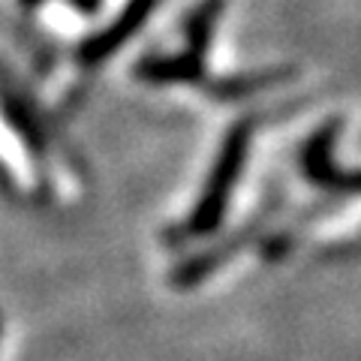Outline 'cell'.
<instances>
[{
	"label": "cell",
	"mask_w": 361,
	"mask_h": 361,
	"mask_svg": "<svg viewBox=\"0 0 361 361\" xmlns=\"http://www.w3.org/2000/svg\"><path fill=\"white\" fill-rule=\"evenodd\" d=\"M341 133V121H329L322 130H316L310 135L307 148H304V169L307 175L316 180V184H325V187H355V178L353 175H341V166H334L331 160V148H334V135Z\"/></svg>",
	"instance_id": "3"
},
{
	"label": "cell",
	"mask_w": 361,
	"mask_h": 361,
	"mask_svg": "<svg viewBox=\"0 0 361 361\" xmlns=\"http://www.w3.org/2000/svg\"><path fill=\"white\" fill-rule=\"evenodd\" d=\"M70 4L78 9V13H97L99 9V0H70Z\"/></svg>",
	"instance_id": "7"
},
{
	"label": "cell",
	"mask_w": 361,
	"mask_h": 361,
	"mask_svg": "<svg viewBox=\"0 0 361 361\" xmlns=\"http://www.w3.org/2000/svg\"><path fill=\"white\" fill-rule=\"evenodd\" d=\"M289 73L286 70H277V73H253V75H235V78H223V82L214 85V94L220 99H238V97H250L253 90L259 87H268V85H277L283 82Z\"/></svg>",
	"instance_id": "6"
},
{
	"label": "cell",
	"mask_w": 361,
	"mask_h": 361,
	"mask_svg": "<svg viewBox=\"0 0 361 361\" xmlns=\"http://www.w3.org/2000/svg\"><path fill=\"white\" fill-rule=\"evenodd\" d=\"M21 4H25L27 9H33V6H39V4H42V0H21Z\"/></svg>",
	"instance_id": "8"
},
{
	"label": "cell",
	"mask_w": 361,
	"mask_h": 361,
	"mask_svg": "<svg viewBox=\"0 0 361 361\" xmlns=\"http://www.w3.org/2000/svg\"><path fill=\"white\" fill-rule=\"evenodd\" d=\"M202 73H205V58L196 54L193 49H184L180 54L172 58H145L135 66V75L145 78V82H202Z\"/></svg>",
	"instance_id": "4"
},
{
	"label": "cell",
	"mask_w": 361,
	"mask_h": 361,
	"mask_svg": "<svg viewBox=\"0 0 361 361\" xmlns=\"http://www.w3.org/2000/svg\"><path fill=\"white\" fill-rule=\"evenodd\" d=\"M220 13H223V0H202L193 13H190L187 25H184L187 49H193L196 54L205 58L208 45H211V37H214V25H217Z\"/></svg>",
	"instance_id": "5"
},
{
	"label": "cell",
	"mask_w": 361,
	"mask_h": 361,
	"mask_svg": "<svg viewBox=\"0 0 361 361\" xmlns=\"http://www.w3.org/2000/svg\"><path fill=\"white\" fill-rule=\"evenodd\" d=\"M154 6H157V0H130V4L123 6V13L111 21L109 27H103L99 33L87 37L82 45H78V61L94 66V63H103L106 58H111L123 42L139 33V27L151 18Z\"/></svg>",
	"instance_id": "2"
},
{
	"label": "cell",
	"mask_w": 361,
	"mask_h": 361,
	"mask_svg": "<svg viewBox=\"0 0 361 361\" xmlns=\"http://www.w3.org/2000/svg\"><path fill=\"white\" fill-rule=\"evenodd\" d=\"M250 133L253 127L250 123H235L229 130L223 142V151L217 157V163L211 169V178L205 184V193H202L199 205L190 217V235H208L220 226L223 214H226V205L232 199V190L238 184L241 178V169L247 163V151H250Z\"/></svg>",
	"instance_id": "1"
}]
</instances>
